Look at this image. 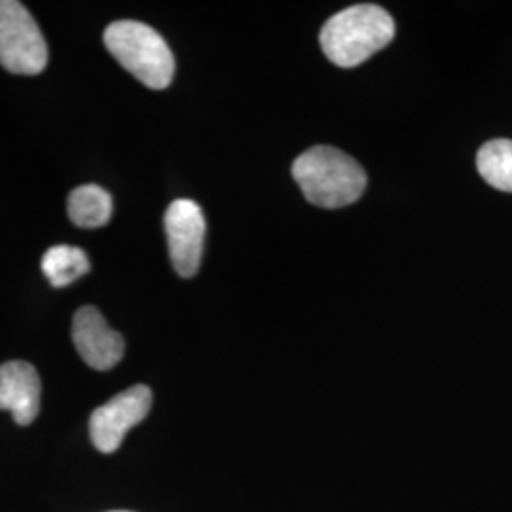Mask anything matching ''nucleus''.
<instances>
[{
	"mask_svg": "<svg viewBox=\"0 0 512 512\" xmlns=\"http://www.w3.org/2000/svg\"><path fill=\"white\" fill-rule=\"evenodd\" d=\"M294 181L308 202L340 209L357 202L366 188V173L346 152L334 147L310 148L296 158Z\"/></svg>",
	"mask_w": 512,
	"mask_h": 512,
	"instance_id": "obj_2",
	"label": "nucleus"
},
{
	"mask_svg": "<svg viewBox=\"0 0 512 512\" xmlns=\"http://www.w3.org/2000/svg\"><path fill=\"white\" fill-rule=\"evenodd\" d=\"M112 57L150 90H165L175 76V57L162 35L141 21H114L103 35Z\"/></svg>",
	"mask_w": 512,
	"mask_h": 512,
	"instance_id": "obj_3",
	"label": "nucleus"
},
{
	"mask_svg": "<svg viewBox=\"0 0 512 512\" xmlns=\"http://www.w3.org/2000/svg\"><path fill=\"white\" fill-rule=\"evenodd\" d=\"M0 65L14 74H40L48 46L31 12L18 0H0Z\"/></svg>",
	"mask_w": 512,
	"mask_h": 512,
	"instance_id": "obj_4",
	"label": "nucleus"
},
{
	"mask_svg": "<svg viewBox=\"0 0 512 512\" xmlns=\"http://www.w3.org/2000/svg\"><path fill=\"white\" fill-rule=\"evenodd\" d=\"M40 376L25 361L0 365V410L12 412L19 425H31L40 412Z\"/></svg>",
	"mask_w": 512,
	"mask_h": 512,
	"instance_id": "obj_8",
	"label": "nucleus"
},
{
	"mask_svg": "<svg viewBox=\"0 0 512 512\" xmlns=\"http://www.w3.org/2000/svg\"><path fill=\"white\" fill-rule=\"evenodd\" d=\"M150 408L152 391L147 385H133L112 397L109 403L95 408L90 416L93 446L103 454L116 452L129 429L145 420Z\"/></svg>",
	"mask_w": 512,
	"mask_h": 512,
	"instance_id": "obj_5",
	"label": "nucleus"
},
{
	"mask_svg": "<svg viewBox=\"0 0 512 512\" xmlns=\"http://www.w3.org/2000/svg\"><path fill=\"white\" fill-rule=\"evenodd\" d=\"M395 37L391 14L376 4H357L338 12L321 29L319 42L330 61L342 69H353Z\"/></svg>",
	"mask_w": 512,
	"mask_h": 512,
	"instance_id": "obj_1",
	"label": "nucleus"
},
{
	"mask_svg": "<svg viewBox=\"0 0 512 512\" xmlns=\"http://www.w3.org/2000/svg\"><path fill=\"white\" fill-rule=\"evenodd\" d=\"M69 217L80 228H101L112 217V198L97 184H84L69 194Z\"/></svg>",
	"mask_w": 512,
	"mask_h": 512,
	"instance_id": "obj_9",
	"label": "nucleus"
},
{
	"mask_svg": "<svg viewBox=\"0 0 512 512\" xmlns=\"http://www.w3.org/2000/svg\"><path fill=\"white\" fill-rule=\"evenodd\" d=\"M90 270L88 255L73 245H55L42 256V272L55 289L71 285Z\"/></svg>",
	"mask_w": 512,
	"mask_h": 512,
	"instance_id": "obj_10",
	"label": "nucleus"
},
{
	"mask_svg": "<svg viewBox=\"0 0 512 512\" xmlns=\"http://www.w3.org/2000/svg\"><path fill=\"white\" fill-rule=\"evenodd\" d=\"M169 256L181 277L198 274L205 241V217L202 207L192 200H175L164 217Z\"/></svg>",
	"mask_w": 512,
	"mask_h": 512,
	"instance_id": "obj_6",
	"label": "nucleus"
},
{
	"mask_svg": "<svg viewBox=\"0 0 512 512\" xmlns=\"http://www.w3.org/2000/svg\"><path fill=\"white\" fill-rule=\"evenodd\" d=\"M476 167L486 183L512 194L511 139H494L482 145L476 154Z\"/></svg>",
	"mask_w": 512,
	"mask_h": 512,
	"instance_id": "obj_11",
	"label": "nucleus"
},
{
	"mask_svg": "<svg viewBox=\"0 0 512 512\" xmlns=\"http://www.w3.org/2000/svg\"><path fill=\"white\" fill-rule=\"evenodd\" d=\"M73 342L84 363L99 372L118 365L126 349L122 334L110 329L95 306H84L74 313Z\"/></svg>",
	"mask_w": 512,
	"mask_h": 512,
	"instance_id": "obj_7",
	"label": "nucleus"
},
{
	"mask_svg": "<svg viewBox=\"0 0 512 512\" xmlns=\"http://www.w3.org/2000/svg\"><path fill=\"white\" fill-rule=\"evenodd\" d=\"M112 512H129V511H112Z\"/></svg>",
	"mask_w": 512,
	"mask_h": 512,
	"instance_id": "obj_12",
	"label": "nucleus"
}]
</instances>
